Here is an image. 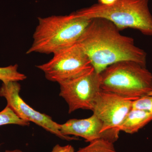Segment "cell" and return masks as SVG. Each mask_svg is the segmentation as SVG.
<instances>
[{
    "label": "cell",
    "instance_id": "1",
    "mask_svg": "<svg viewBox=\"0 0 152 152\" xmlns=\"http://www.w3.org/2000/svg\"><path fill=\"white\" fill-rule=\"evenodd\" d=\"M91 19L78 41L93 67L100 74L115 63L129 61L146 67L147 53L136 46L134 39L122 35L112 22L102 18Z\"/></svg>",
    "mask_w": 152,
    "mask_h": 152
},
{
    "label": "cell",
    "instance_id": "2",
    "mask_svg": "<svg viewBox=\"0 0 152 152\" xmlns=\"http://www.w3.org/2000/svg\"><path fill=\"white\" fill-rule=\"evenodd\" d=\"M91 19L71 15L38 18L26 53L54 54L77 42Z\"/></svg>",
    "mask_w": 152,
    "mask_h": 152
},
{
    "label": "cell",
    "instance_id": "3",
    "mask_svg": "<svg viewBox=\"0 0 152 152\" xmlns=\"http://www.w3.org/2000/svg\"><path fill=\"white\" fill-rule=\"evenodd\" d=\"M150 0H118L110 5L96 4L71 13L88 19L102 18L112 22L120 31L127 28L138 30L143 34L152 36V15Z\"/></svg>",
    "mask_w": 152,
    "mask_h": 152
},
{
    "label": "cell",
    "instance_id": "4",
    "mask_svg": "<svg viewBox=\"0 0 152 152\" xmlns=\"http://www.w3.org/2000/svg\"><path fill=\"white\" fill-rule=\"evenodd\" d=\"M101 88L132 101L152 95V74L132 61L113 64L100 74Z\"/></svg>",
    "mask_w": 152,
    "mask_h": 152
},
{
    "label": "cell",
    "instance_id": "5",
    "mask_svg": "<svg viewBox=\"0 0 152 152\" xmlns=\"http://www.w3.org/2000/svg\"><path fill=\"white\" fill-rule=\"evenodd\" d=\"M53 55L48 62L37 66L50 81L59 84L94 69L88 57L77 43Z\"/></svg>",
    "mask_w": 152,
    "mask_h": 152
},
{
    "label": "cell",
    "instance_id": "6",
    "mask_svg": "<svg viewBox=\"0 0 152 152\" xmlns=\"http://www.w3.org/2000/svg\"><path fill=\"white\" fill-rule=\"evenodd\" d=\"M59 84L60 96L68 104L69 113L80 109L92 111L101 91L100 74L94 68Z\"/></svg>",
    "mask_w": 152,
    "mask_h": 152
},
{
    "label": "cell",
    "instance_id": "7",
    "mask_svg": "<svg viewBox=\"0 0 152 152\" xmlns=\"http://www.w3.org/2000/svg\"><path fill=\"white\" fill-rule=\"evenodd\" d=\"M20 85L18 82L3 83L0 88V96L6 99L7 105L18 116L26 121L31 122L60 138L67 140H77L75 137L64 135L60 131L59 124L50 117L30 107L20 96Z\"/></svg>",
    "mask_w": 152,
    "mask_h": 152
},
{
    "label": "cell",
    "instance_id": "8",
    "mask_svg": "<svg viewBox=\"0 0 152 152\" xmlns=\"http://www.w3.org/2000/svg\"><path fill=\"white\" fill-rule=\"evenodd\" d=\"M133 101L101 90L92 111L102 122L104 132L119 135V127L132 108Z\"/></svg>",
    "mask_w": 152,
    "mask_h": 152
},
{
    "label": "cell",
    "instance_id": "9",
    "mask_svg": "<svg viewBox=\"0 0 152 152\" xmlns=\"http://www.w3.org/2000/svg\"><path fill=\"white\" fill-rule=\"evenodd\" d=\"M60 131L64 135L81 137L89 142L102 139L114 143L119 138L118 135L104 132L102 122L94 114L87 118L69 120L60 124Z\"/></svg>",
    "mask_w": 152,
    "mask_h": 152
},
{
    "label": "cell",
    "instance_id": "10",
    "mask_svg": "<svg viewBox=\"0 0 152 152\" xmlns=\"http://www.w3.org/2000/svg\"><path fill=\"white\" fill-rule=\"evenodd\" d=\"M151 121L152 117L148 112L132 108L119 127V130L127 134H134Z\"/></svg>",
    "mask_w": 152,
    "mask_h": 152
},
{
    "label": "cell",
    "instance_id": "11",
    "mask_svg": "<svg viewBox=\"0 0 152 152\" xmlns=\"http://www.w3.org/2000/svg\"><path fill=\"white\" fill-rule=\"evenodd\" d=\"M89 143L77 152H118L114 148V143L104 139H98Z\"/></svg>",
    "mask_w": 152,
    "mask_h": 152
},
{
    "label": "cell",
    "instance_id": "12",
    "mask_svg": "<svg viewBox=\"0 0 152 152\" xmlns=\"http://www.w3.org/2000/svg\"><path fill=\"white\" fill-rule=\"evenodd\" d=\"M17 64L0 67V80L2 83L18 82L26 79V76L18 71Z\"/></svg>",
    "mask_w": 152,
    "mask_h": 152
},
{
    "label": "cell",
    "instance_id": "13",
    "mask_svg": "<svg viewBox=\"0 0 152 152\" xmlns=\"http://www.w3.org/2000/svg\"><path fill=\"white\" fill-rule=\"evenodd\" d=\"M9 124L28 126L30 122L20 118L12 109L6 106L4 110L0 112V126Z\"/></svg>",
    "mask_w": 152,
    "mask_h": 152
},
{
    "label": "cell",
    "instance_id": "14",
    "mask_svg": "<svg viewBox=\"0 0 152 152\" xmlns=\"http://www.w3.org/2000/svg\"><path fill=\"white\" fill-rule=\"evenodd\" d=\"M132 108L146 111L148 112L152 117V95L133 101Z\"/></svg>",
    "mask_w": 152,
    "mask_h": 152
},
{
    "label": "cell",
    "instance_id": "15",
    "mask_svg": "<svg viewBox=\"0 0 152 152\" xmlns=\"http://www.w3.org/2000/svg\"><path fill=\"white\" fill-rule=\"evenodd\" d=\"M50 152H75V150L73 147L71 145L62 146L57 144Z\"/></svg>",
    "mask_w": 152,
    "mask_h": 152
},
{
    "label": "cell",
    "instance_id": "16",
    "mask_svg": "<svg viewBox=\"0 0 152 152\" xmlns=\"http://www.w3.org/2000/svg\"><path fill=\"white\" fill-rule=\"evenodd\" d=\"M118 0H98V3L104 5H110Z\"/></svg>",
    "mask_w": 152,
    "mask_h": 152
},
{
    "label": "cell",
    "instance_id": "17",
    "mask_svg": "<svg viewBox=\"0 0 152 152\" xmlns=\"http://www.w3.org/2000/svg\"><path fill=\"white\" fill-rule=\"evenodd\" d=\"M5 152H23L20 150H7Z\"/></svg>",
    "mask_w": 152,
    "mask_h": 152
}]
</instances>
